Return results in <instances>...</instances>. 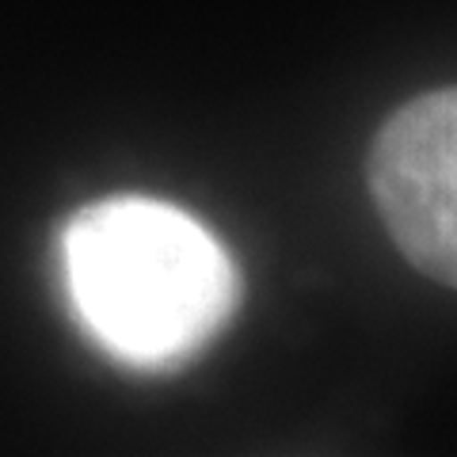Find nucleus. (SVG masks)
Returning <instances> with one entry per match:
<instances>
[{
    "mask_svg": "<svg viewBox=\"0 0 457 457\" xmlns=\"http://www.w3.org/2000/svg\"><path fill=\"white\" fill-rule=\"evenodd\" d=\"M370 195L400 255L442 286L457 282V92L416 96L378 130Z\"/></svg>",
    "mask_w": 457,
    "mask_h": 457,
    "instance_id": "2",
    "label": "nucleus"
},
{
    "mask_svg": "<svg viewBox=\"0 0 457 457\" xmlns=\"http://www.w3.org/2000/svg\"><path fill=\"white\" fill-rule=\"evenodd\" d=\"M69 294L114 359L168 370L237 309V267L195 218L153 198H107L65 233Z\"/></svg>",
    "mask_w": 457,
    "mask_h": 457,
    "instance_id": "1",
    "label": "nucleus"
}]
</instances>
